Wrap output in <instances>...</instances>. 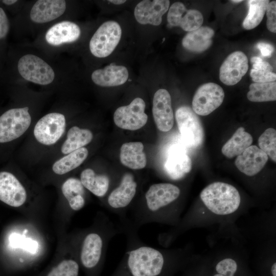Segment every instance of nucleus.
I'll list each match as a JSON object with an SVG mask.
<instances>
[{"mask_svg":"<svg viewBox=\"0 0 276 276\" xmlns=\"http://www.w3.org/2000/svg\"><path fill=\"white\" fill-rule=\"evenodd\" d=\"M123 220L121 229L126 234V251L109 276H168L174 262L173 253L144 243L138 229L130 221Z\"/></svg>","mask_w":276,"mask_h":276,"instance_id":"1","label":"nucleus"},{"mask_svg":"<svg viewBox=\"0 0 276 276\" xmlns=\"http://www.w3.org/2000/svg\"><path fill=\"white\" fill-rule=\"evenodd\" d=\"M180 190L171 183L150 186L144 196V202L133 211L132 225L139 229L152 222H169L176 219L178 213L173 205L178 199Z\"/></svg>","mask_w":276,"mask_h":276,"instance_id":"2","label":"nucleus"},{"mask_svg":"<svg viewBox=\"0 0 276 276\" xmlns=\"http://www.w3.org/2000/svg\"><path fill=\"white\" fill-rule=\"evenodd\" d=\"M121 232L109 219L101 231L88 233L82 242L79 260L87 276H97L103 266L107 246L111 239Z\"/></svg>","mask_w":276,"mask_h":276,"instance_id":"3","label":"nucleus"},{"mask_svg":"<svg viewBox=\"0 0 276 276\" xmlns=\"http://www.w3.org/2000/svg\"><path fill=\"white\" fill-rule=\"evenodd\" d=\"M200 197L205 207L212 213L221 216L235 212L239 208L241 196L233 186L216 181L205 187Z\"/></svg>","mask_w":276,"mask_h":276,"instance_id":"4","label":"nucleus"},{"mask_svg":"<svg viewBox=\"0 0 276 276\" xmlns=\"http://www.w3.org/2000/svg\"><path fill=\"white\" fill-rule=\"evenodd\" d=\"M175 119L181 138L187 146L197 148L202 144L204 133L201 121L192 108L187 106L179 107Z\"/></svg>","mask_w":276,"mask_h":276,"instance_id":"5","label":"nucleus"},{"mask_svg":"<svg viewBox=\"0 0 276 276\" xmlns=\"http://www.w3.org/2000/svg\"><path fill=\"white\" fill-rule=\"evenodd\" d=\"M122 35L120 25L114 21H108L102 24L89 41L91 54L98 58L110 55L118 44Z\"/></svg>","mask_w":276,"mask_h":276,"instance_id":"6","label":"nucleus"},{"mask_svg":"<svg viewBox=\"0 0 276 276\" xmlns=\"http://www.w3.org/2000/svg\"><path fill=\"white\" fill-rule=\"evenodd\" d=\"M29 107L13 108L0 116V143L17 139L29 127L31 118Z\"/></svg>","mask_w":276,"mask_h":276,"instance_id":"7","label":"nucleus"},{"mask_svg":"<svg viewBox=\"0 0 276 276\" xmlns=\"http://www.w3.org/2000/svg\"><path fill=\"white\" fill-rule=\"evenodd\" d=\"M18 71L27 81L40 85H48L53 82L55 73L53 68L39 57L27 54L18 62Z\"/></svg>","mask_w":276,"mask_h":276,"instance_id":"8","label":"nucleus"},{"mask_svg":"<svg viewBox=\"0 0 276 276\" xmlns=\"http://www.w3.org/2000/svg\"><path fill=\"white\" fill-rule=\"evenodd\" d=\"M138 184L130 173H125L119 184L109 193L107 198L108 209L117 214L124 217L126 209L133 200Z\"/></svg>","mask_w":276,"mask_h":276,"instance_id":"9","label":"nucleus"},{"mask_svg":"<svg viewBox=\"0 0 276 276\" xmlns=\"http://www.w3.org/2000/svg\"><path fill=\"white\" fill-rule=\"evenodd\" d=\"M146 104L141 98L137 97L128 105L118 108L113 114L115 124L120 128L136 130L147 123L148 116L145 112Z\"/></svg>","mask_w":276,"mask_h":276,"instance_id":"10","label":"nucleus"},{"mask_svg":"<svg viewBox=\"0 0 276 276\" xmlns=\"http://www.w3.org/2000/svg\"><path fill=\"white\" fill-rule=\"evenodd\" d=\"M224 92L218 84L209 82L201 85L196 91L192 100V109L200 116H207L222 103Z\"/></svg>","mask_w":276,"mask_h":276,"instance_id":"11","label":"nucleus"},{"mask_svg":"<svg viewBox=\"0 0 276 276\" xmlns=\"http://www.w3.org/2000/svg\"><path fill=\"white\" fill-rule=\"evenodd\" d=\"M65 123L63 114L57 112L48 113L37 122L34 129V135L37 141L42 144H54L64 133Z\"/></svg>","mask_w":276,"mask_h":276,"instance_id":"12","label":"nucleus"},{"mask_svg":"<svg viewBox=\"0 0 276 276\" xmlns=\"http://www.w3.org/2000/svg\"><path fill=\"white\" fill-rule=\"evenodd\" d=\"M167 21L171 26L180 27L189 32L201 27L203 17L198 10L187 9L183 3L175 2L169 9Z\"/></svg>","mask_w":276,"mask_h":276,"instance_id":"13","label":"nucleus"},{"mask_svg":"<svg viewBox=\"0 0 276 276\" xmlns=\"http://www.w3.org/2000/svg\"><path fill=\"white\" fill-rule=\"evenodd\" d=\"M248 69V60L241 51H235L224 60L220 68L219 78L226 85L237 84Z\"/></svg>","mask_w":276,"mask_h":276,"instance_id":"14","label":"nucleus"},{"mask_svg":"<svg viewBox=\"0 0 276 276\" xmlns=\"http://www.w3.org/2000/svg\"><path fill=\"white\" fill-rule=\"evenodd\" d=\"M152 114L157 128L161 131L167 132L174 124V114L171 98L165 89H159L154 94L153 99Z\"/></svg>","mask_w":276,"mask_h":276,"instance_id":"15","label":"nucleus"},{"mask_svg":"<svg viewBox=\"0 0 276 276\" xmlns=\"http://www.w3.org/2000/svg\"><path fill=\"white\" fill-rule=\"evenodd\" d=\"M27 199L25 189L12 173L0 172V200L9 205L18 207Z\"/></svg>","mask_w":276,"mask_h":276,"instance_id":"16","label":"nucleus"},{"mask_svg":"<svg viewBox=\"0 0 276 276\" xmlns=\"http://www.w3.org/2000/svg\"><path fill=\"white\" fill-rule=\"evenodd\" d=\"M168 0H144L135 7L134 15L136 21L142 25L158 26L162 21L163 15L168 10Z\"/></svg>","mask_w":276,"mask_h":276,"instance_id":"17","label":"nucleus"},{"mask_svg":"<svg viewBox=\"0 0 276 276\" xmlns=\"http://www.w3.org/2000/svg\"><path fill=\"white\" fill-rule=\"evenodd\" d=\"M268 159L267 155L258 146L251 145L237 157L235 164L240 172L252 176L262 170Z\"/></svg>","mask_w":276,"mask_h":276,"instance_id":"18","label":"nucleus"},{"mask_svg":"<svg viewBox=\"0 0 276 276\" xmlns=\"http://www.w3.org/2000/svg\"><path fill=\"white\" fill-rule=\"evenodd\" d=\"M164 168L171 178L179 179L191 170L192 160L182 147L174 145L168 151Z\"/></svg>","mask_w":276,"mask_h":276,"instance_id":"19","label":"nucleus"},{"mask_svg":"<svg viewBox=\"0 0 276 276\" xmlns=\"http://www.w3.org/2000/svg\"><path fill=\"white\" fill-rule=\"evenodd\" d=\"M66 9L63 0H39L30 12V18L36 23L42 24L53 20L62 15Z\"/></svg>","mask_w":276,"mask_h":276,"instance_id":"20","label":"nucleus"},{"mask_svg":"<svg viewBox=\"0 0 276 276\" xmlns=\"http://www.w3.org/2000/svg\"><path fill=\"white\" fill-rule=\"evenodd\" d=\"M81 30L75 23L69 21L58 22L51 27L45 34L47 42L53 45L71 43L78 39Z\"/></svg>","mask_w":276,"mask_h":276,"instance_id":"21","label":"nucleus"},{"mask_svg":"<svg viewBox=\"0 0 276 276\" xmlns=\"http://www.w3.org/2000/svg\"><path fill=\"white\" fill-rule=\"evenodd\" d=\"M128 76L126 67L111 63L103 68L94 71L91 79L99 86L111 87L123 84L128 79Z\"/></svg>","mask_w":276,"mask_h":276,"instance_id":"22","label":"nucleus"},{"mask_svg":"<svg viewBox=\"0 0 276 276\" xmlns=\"http://www.w3.org/2000/svg\"><path fill=\"white\" fill-rule=\"evenodd\" d=\"M144 145L140 142H127L120 149V161L125 166L134 170L142 169L147 164V158L143 151Z\"/></svg>","mask_w":276,"mask_h":276,"instance_id":"23","label":"nucleus"},{"mask_svg":"<svg viewBox=\"0 0 276 276\" xmlns=\"http://www.w3.org/2000/svg\"><path fill=\"white\" fill-rule=\"evenodd\" d=\"M214 31L209 27H201L188 32L183 38V47L190 51L200 53L208 49L212 44Z\"/></svg>","mask_w":276,"mask_h":276,"instance_id":"24","label":"nucleus"},{"mask_svg":"<svg viewBox=\"0 0 276 276\" xmlns=\"http://www.w3.org/2000/svg\"><path fill=\"white\" fill-rule=\"evenodd\" d=\"M80 181L85 188L99 197L107 194L110 186V178L107 175L97 174L90 168L81 172Z\"/></svg>","mask_w":276,"mask_h":276,"instance_id":"25","label":"nucleus"},{"mask_svg":"<svg viewBox=\"0 0 276 276\" xmlns=\"http://www.w3.org/2000/svg\"><path fill=\"white\" fill-rule=\"evenodd\" d=\"M252 142L251 134L246 132L244 127H240L223 146L221 152L226 157L232 158L241 154Z\"/></svg>","mask_w":276,"mask_h":276,"instance_id":"26","label":"nucleus"},{"mask_svg":"<svg viewBox=\"0 0 276 276\" xmlns=\"http://www.w3.org/2000/svg\"><path fill=\"white\" fill-rule=\"evenodd\" d=\"M80 180L75 178L67 179L62 186V192L71 208L78 211L85 204V191Z\"/></svg>","mask_w":276,"mask_h":276,"instance_id":"27","label":"nucleus"},{"mask_svg":"<svg viewBox=\"0 0 276 276\" xmlns=\"http://www.w3.org/2000/svg\"><path fill=\"white\" fill-rule=\"evenodd\" d=\"M93 138V133L89 130L73 126L68 131L66 140L61 147V152L63 154H68L84 147L91 141Z\"/></svg>","mask_w":276,"mask_h":276,"instance_id":"28","label":"nucleus"},{"mask_svg":"<svg viewBox=\"0 0 276 276\" xmlns=\"http://www.w3.org/2000/svg\"><path fill=\"white\" fill-rule=\"evenodd\" d=\"M88 154V150L85 147L76 150L55 162L52 169L57 174H65L79 167Z\"/></svg>","mask_w":276,"mask_h":276,"instance_id":"29","label":"nucleus"},{"mask_svg":"<svg viewBox=\"0 0 276 276\" xmlns=\"http://www.w3.org/2000/svg\"><path fill=\"white\" fill-rule=\"evenodd\" d=\"M247 94V99L251 102H262L276 100L275 81L267 83H251Z\"/></svg>","mask_w":276,"mask_h":276,"instance_id":"30","label":"nucleus"},{"mask_svg":"<svg viewBox=\"0 0 276 276\" xmlns=\"http://www.w3.org/2000/svg\"><path fill=\"white\" fill-rule=\"evenodd\" d=\"M248 12L244 18L242 25L244 29L251 30L258 26L261 22L269 1H248Z\"/></svg>","mask_w":276,"mask_h":276,"instance_id":"31","label":"nucleus"},{"mask_svg":"<svg viewBox=\"0 0 276 276\" xmlns=\"http://www.w3.org/2000/svg\"><path fill=\"white\" fill-rule=\"evenodd\" d=\"M259 148L274 162H276V130L272 128L266 129L258 139Z\"/></svg>","mask_w":276,"mask_h":276,"instance_id":"32","label":"nucleus"},{"mask_svg":"<svg viewBox=\"0 0 276 276\" xmlns=\"http://www.w3.org/2000/svg\"><path fill=\"white\" fill-rule=\"evenodd\" d=\"M79 263L73 259H65L52 268L45 276H78Z\"/></svg>","mask_w":276,"mask_h":276,"instance_id":"33","label":"nucleus"},{"mask_svg":"<svg viewBox=\"0 0 276 276\" xmlns=\"http://www.w3.org/2000/svg\"><path fill=\"white\" fill-rule=\"evenodd\" d=\"M10 245L13 247H19L34 254L38 248V243L31 238H26L17 233H12L9 238Z\"/></svg>","mask_w":276,"mask_h":276,"instance_id":"34","label":"nucleus"},{"mask_svg":"<svg viewBox=\"0 0 276 276\" xmlns=\"http://www.w3.org/2000/svg\"><path fill=\"white\" fill-rule=\"evenodd\" d=\"M238 268L236 261L231 258H226L219 261L216 266V273L213 276H234Z\"/></svg>","mask_w":276,"mask_h":276,"instance_id":"35","label":"nucleus"},{"mask_svg":"<svg viewBox=\"0 0 276 276\" xmlns=\"http://www.w3.org/2000/svg\"><path fill=\"white\" fill-rule=\"evenodd\" d=\"M250 77L255 83H262L275 81L276 75L273 72L251 69Z\"/></svg>","mask_w":276,"mask_h":276,"instance_id":"36","label":"nucleus"},{"mask_svg":"<svg viewBox=\"0 0 276 276\" xmlns=\"http://www.w3.org/2000/svg\"><path fill=\"white\" fill-rule=\"evenodd\" d=\"M266 26L268 30L272 33L276 32V1L269 2L266 10Z\"/></svg>","mask_w":276,"mask_h":276,"instance_id":"37","label":"nucleus"},{"mask_svg":"<svg viewBox=\"0 0 276 276\" xmlns=\"http://www.w3.org/2000/svg\"><path fill=\"white\" fill-rule=\"evenodd\" d=\"M250 61L252 64V69L272 72L273 68L272 66L268 62L263 61L259 57H252L250 59Z\"/></svg>","mask_w":276,"mask_h":276,"instance_id":"38","label":"nucleus"},{"mask_svg":"<svg viewBox=\"0 0 276 276\" xmlns=\"http://www.w3.org/2000/svg\"><path fill=\"white\" fill-rule=\"evenodd\" d=\"M9 22L4 11L0 7V39L4 38L9 30Z\"/></svg>","mask_w":276,"mask_h":276,"instance_id":"39","label":"nucleus"},{"mask_svg":"<svg viewBox=\"0 0 276 276\" xmlns=\"http://www.w3.org/2000/svg\"><path fill=\"white\" fill-rule=\"evenodd\" d=\"M257 48L264 57H270L274 52L273 47L270 43L261 42L257 44Z\"/></svg>","mask_w":276,"mask_h":276,"instance_id":"40","label":"nucleus"},{"mask_svg":"<svg viewBox=\"0 0 276 276\" xmlns=\"http://www.w3.org/2000/svg\"><path fill=\"white\" fill-rule=\"evenodd\" d=\"M108 2L115 5H121L125 3L126 1L125 0H110Z\"/></svg>","mask_w":276,"mask_h":276,"instance_id":"41","label":"nucleus"},{"mask_svg":"<svg viewBox=\"0 0 276 276\" xmlns=\"http://www.w3.org/2000/svg\"><path fill=\"white\" fill-rule=\"evenodd\" d=\"M17 1L16 0H3L2 1L3 3L7 5H11L17 2Z\"/></svg>","mask_w":276,"mask_h":276,"instance_id":"42","label":"nucleus"},{"mask_svg":"<svg viewBox=\"0 0 276 276\" xmlns=\"http://www.w3.org/2000/svg\"><path fill=\"white\" fill-rule=\"evenodd\" d=\"M271 272L272 276H276V263L274 262L271 266Z\"/></svg>","mask_w":276,"mask_h":276,"instance_id":"43","label":"nucleus"},{"mask_svg":"<svg viewBox=\"0 0 276 276\" xmlns=\"http://www.w3.org/2000/svg\"><path fill=\"white\" fill-rule=\"evenodd\" d=\"M231 2L234 3H238L242 2V0H233V1H231Z\"/></svg>","mask_w":276,"mask_h":276,"instance_id":"44","label":"nucleus"},{"mask_svg":"<svg viewBox=\"0 0 276 276\" xmlns=\"http://www.w3.org/2000/svg\"><path fill=\"white\" fill-rule=\"evenodd\" d=\"M28 232V230L27 229H25L24 231L23 232V234H25L26 233H27Z\"/></svg>","mask_w":276,"mask_h":276,"instance_id":"45","label":"nucleus"}]
</instances>
